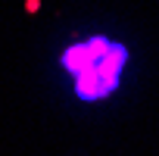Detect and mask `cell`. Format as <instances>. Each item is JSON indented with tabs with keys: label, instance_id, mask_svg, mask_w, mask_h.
Masks as SVG:
<instances>
[{
	"label": "cell",
	"instance_id": "obj_1",
	"mask_svg": "<svg viewBox=\"0 0 159 156\" xmlns=\"http://www.w3.org/2000/svg\"><path fill=\"white\" fill-rule=\"evenodd\" d=\"M59 66L66 75H72L78 100H103L122 85L128 47L106 34H91L78 44H69L59 56Z\"/></svg>",
	"mask_w": 159,
	"mask_h": 156
}]
</instances>
